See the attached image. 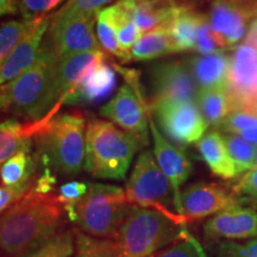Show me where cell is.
Returning a JSON list of instances; mask_svg holds the SVG:
<instances>
[{
    "mask_svg": "<svg viewBox=\"0 0 257 257\" xmlns=\"http://www.w3.org/2000/svg\"><path fill=\"white\" fill-rule=\"evenodd\" d=\"M257 125V111L248 108H234L220 124V127L230 134H242Z\"/></svg>",
    "mask_w": 257,
    "mask_h": 257,
    "instance_id": "cell-35",
    "label": "cell"
},
{
    "mask_svg": "<svg viewBox=\"0 0 257 257\" xmlns=\"http://www.w3.org/2000/svg\"><path fill=\"white\" fill-rule=\"evenodd\" d=\"M152 111L163 134L179 146L199 142L208 126L194 101L166 100L154 106Z\"/></svg>",
    "mask_w": 257,
    "mask_h": 257,
    "instance_id": "cell-9",
    "label": "cell"
},
{
    "mask_svg": "<svg viewBox=\"0 0 257 257\" xmlns=\"http://www.w3.org/2000/svg\"><path fill=\"white\" fill-rule=\"evenodd\" d=\"M172 53H175L174 43L167 29L147 32L128 50L130 61H149Z\"/></svg>",
    "mask_w": 257,
    "mask_h": 257,
    "instance_id": "cell-26",
    "label": "cell"
},
{
    "mask_svg": "<svg viewBox=\"0 0 257 257\" xmlns=\"http://www.w3.org/2000/svg\"><path fill=\"white\" fill-rule=\"evenodd\" d=\"M240 136H242L244 140H246L250 143L257 144V125L253 127L248 128V130L243 131V133L240 134Z\"/></svg>",
    "mask_w": 257,
    "mask_h": 257,
    "instance_id": "cell-44",
    "label": "cell"
},
{
    "mask_svg": "<svg viewBox=\"0 0 257 257\" xmlns=\"http://www.w3.org/2000/svg\"><path fill=\"white\" fill-rule=\"evenodd\" d=\"M117 83L114 70L102 63L87 80L64 99V104H96L113 92Z\"/></svg>",
    "mask_w": 257,
    "mask_h": 257,
    "instance_id": "cell-21",
    "label": "cell"
},
{
    "mask_svg": "<svg viewBox=\"0 0 257 257\" xmlns=\"http://www.w3.org/2000/svg\"><path fill=\"white\" fill-rule=\"evenodd\" d=\"M150 257H201L199 251V242L187 233L185 238L178 240L172 246L162 251H157Z\"/></svg>",
    "mask_w": 257,
    "mask_h": 257,
    "instance_id": "cell-39",
    "label": "cell"
},
{
    "mask_svg": "<svg viewBox=\"0 0 257 257\" xmlns=\"http://www.w3.org/2000/svg\"><path fill=\"white\" fill-rule=\"evenodd\" d=\"M37 21V19H36ZM36 21H9L0 29V61L4 63L12 51L24 40Z\"/></svg>",
    "mask_w": 257,
    "mask_h": 257,
    "instance_id": "cell-31",
    "label": "cell"
},
{
    "mask_svg": "<svg viewBox=\"0 0 257 257\" xmlns=\"http://www.w3.org/2000/svg\"><path fill=\"white\" fill-rule=\"evenodd\" d=\"M75 230H64L46 244L22 257H72L75 251Z\"/></svg>",
    "mask_w": 257,
    "mask_h": 257,
    "instance_id": "cell-32",
    "label": "cell"
},
{
    "mask_svg": "<svg viewBox=\"0 0 257 257\" xmlns=\"http://www.w3.org/2000/svg\"><path fill=\"white\" fill-rule=\"evenodd\" d=\"M30 152L31 150H21L2 163V169H0L2 185H17L24 180L35 178L36 162L30 155Z\"/></svg>",
    "mask_w": 257,
    "mask_h": 257,
    "instance_id": "cell-27",
    "label": "cell"
},
{
    "mask_svg": "<svg viewBox=\"0 0 257 257\" xmlns=\"http://www.w3.org/2000/svg\"><path fill=\"white\" fill-rule=\"evenodd\" d=\"M60 59L49 44L31 68L2 86V110L34 121L59 110L62 99L57 88Z\"/></svg>",
    "mask_w": 257,
    "mask_h": 257,
    "instance_id": "cell-2",
    "label": "cell"
},
{
    "mask_svg": "<svg viewBox=\"0 0 257 257\" xmlns=\"http://www.w3.org/2000/svg\"><path fill=\"white\" fill-rule=\"evenodd\" d=\"M201 18V15L195 14L191 9L179 6L167 28L174 43L175 53L195 49V38Z\"/></svg>",
    "mask_w": 257,
    "mask_h": 257,
    "instance_id": "cell-25",
    "label": "cell"
},
{
    "mask_svg": "<svg viewBox=\"0 0 257 257\" xmlns=\"http://www.w3.org/2000/svg\"><path fill=\"white\" fill-rule=\"evenodd\" d=\"M125 193L130 204L156 208L187 224L176 211V195L172 182L161 169L152 152H143L138 156L125 185Z\"/></svg>",
    "mask_w": 257,
    "mask_h": 257,
    "instance_id": "cell-7",
    "label": "cell"
},
{
    "mask_svg": "<svg viewBox=\"0 0 257 257\" xmlns=\"http://www.w3.org/2000/svg\"><path fill=\"white\" fill-rule=\"evenodd\" d=\"M195 102L208 125H220L233 110L226 83L217 87L200 88Z\"/></svg>",
    "mask_w": 257,
    "mask_h": 257,
    "instance_id": "cell-24",
    "label": "cell"
},
{
    "mask_svg": "<svg viewBox=\"0 0 257 257\" xmlns=\"http://www.w3.org/2000/svg\"><path fill=\"white\" fill-rule=\"evenodd\" d=\"M50 21L51 16H46V17L37 19L31 30L24 37V40L12 51L8 60L2 63V73H0L2 86L18 78L19 75H22L34 66L41 54V43L49 30Z\"/></svg>",
    "mask_w": 257,
    "mask_h": 257,
    "instance_id": "cell-17",
    "label": "cell"
},
{
    "mask_svg": "<svg viewBox=\"0 0 257 257\" xmlns=\"http://www.w3.org/2000/svg\"><path fill=\"white\" fill-rule=\"evenodd\" d=\"M35 184H36V179L32 178L30 180H24L17 185H2V187H0V211L4 212L10 206H12L18 200L25 197L34 188Z\"/></svg>",
    "mask_w": 257,
    "mask_h": 257,
    "instance_id": "cell-36",
    "label": "cell"
},
{
    "mask_svg": "<svg viewBox=\"0 0 257 257\" xmlns=\"http://www.w3.org/2000/svg\"><path fill=\"white\" fill-rule=\"evenodd\" d=\"M107 9L114 22L121 49L124 51H128L133 48L134 44L143 36V32L134 22L123 0L118 2L117 4L108 6Z\"/></svg>",
    "mask_w": 257,
    "mask_h": 257,
    "instance_id": "cell-28",
    "label": "cell"
},
{
    "mask_svg": "<svg viewBox=\"0 0 257 257\" xmlns=\"http://www.w3.org/2000/svg\"><path fill=\"white\" fill-rule=\"evenodd\" d=\"M149 126L154 142V156L161 169L172 182L176 195V211L179 213L180 193H181L182 185L192 174V162L181 147L169 142L161 134L160 128L157 127V124L152 117L149 119Z\"/></svg>",
    "mask_w": 257,
    "mask_h": 257,
    "instance_id": "cell-15",
    "label": "cell"
},
{
    "mask_svg": "<svg viewBox=\"0 0 257 257\" xmlns=\"http://www.w3.org/2000/svg\"><path fill=\"white\" fill-rule=\"evenodd\" d=\"M134 22L143 34L167 29L179 5L175 0H123Z\"/></svg>",
    "mask_w": 257,
    "mask_h": 257,
    "instance_id": "cell-19",
    "label": "cell"
},
{
    "mask_svg": "<svg viewBox=\"0 0 257 257\" xmlns=\"http://www.w3.org/2000/svg\"><path fill=\"white\" fill-rule=\"evenodd\" d=\"M204 232L211 239L256 238L257 211L240 205L226 208L206 221Z\"/></svg>",
    "mask_w": 257,
    "mask_h": 257,
    "instance_id": "cell-16",
    "label": "cell"
},
{
    "mask_svg": "<svg viewBox=\"0 0 257 257\" xmlns=\"http://www.w3.org/2000/svg\"><path fill=\"white\" fill-rule=\"evenodd\" d=\"M186 225L156 208L135 205L114 238L119 246V257L153 256L185 238L188 233Z\"/></svg>",
    "mask_w": 257,
    "mask_h": 257,
    "instance_id": "cell-5",
    "label": "cell"
},
{
    "mask_svg": "<svg viewBox=\"0 0 257 257\" xmlns=\"http://www.w3.org/2000/svg\"><path fill=\"white\" fill-rule=\"evenodd\" d=\"M88 182L82 181H69L61 186L57 193V197L62 205L64 212L68 216L69 220L75 221L76 207L81 201L83 195L87 193Z\"/></svg>",
    "mask_w": 257,
    "mask_h": 257,
    "instance_id": "cell-34",
    "label": "cell"
},
{
    "mask_svg": "<svg viewBox=\"0 0 257 257\" xmlns=\"http://www.w3.org/2000/svg\"><path fill=\"white\" fill-rule=\"evenodd\" d=\"M255 167H257V150H256V160H255ZM255 167H253V168H255Z\"/></svg>",
    "mask_w": 257,
    "mask_h": 257,
    "instance_id": "cell-46",
    "label": "cell"
},
{
    "mask_svg": "<svg viewBox=\"0 0 257 257\" xmlns=\"http://www.w3.org/2000/svg\"><path fill=\"white\" fill-rule=\"evenodd\" d=\"M21 0H0L2 4V15H11L18 11V5Z\"/></svg>",
    "mask_w": 257,
    "mask_h": 257,
    "instance_id": "cell-43",
    "label": "cell"
},
{
    "mask_svg": "<svg viewBox=\"0 0 257 257\" xmlns=\"http://www.w3.org/2000/svg\"><path fill=\"white\" fill-rule=\"evenodd\" d=\"M41 126L40 120L22 124L8 119L0 125V162L4 163L21 150H31V137Z\"/></svg>",
    "mask_w": 257,
    "mask_h": 257,
    "instance_id": "cell-23",
    "label": "cell"
},
{
    "mask_svg": "<svg viewBox=\"0 0 257 257\" xmlns=\"http://www.w3.org/2000/svg\"><path fill=\"white\" fill-rule=\"evenodd\" d=\"M149 111V105L143 94H140L126 82L107 104L102 106L100 114L136 137L141 147H144L148 143Z\"/></svg>",
    "mask_w": 257,
    "mask_h": 257,
    "instance_id": "cell-10",
    "label": "cell"
},
{
    "mask_svg": "<svg viewBox=\"0 0 257 257\" xmlns=\"http://www.w3.org/2000/svg\"><path fill=\"white\" fill-rule=\"evenodd\" d=\"M95 23H96V35H98L99 42L101 47L112 54V55L118 57L121 61H130V54L128 51H124L121 49L119 40L117 36V30L113 19L111 17L108 9H102L95 14Z\"/></svg>",
    "mask_w": 257,
    "mask_h": 257,
    "instance_id": "cell-29",
    "label": "cell"
},
{
    "mask_svg": "<svg viewBox=\"0 0 257 257\" xmlns=\"http://www.w3.org/2000/svg\"><path fill=\"white\" fill-rule=\"evenodd\" d=\"M140 147L136 137L112 121L93 119L86 127L83 168L96 179L124 180Z\"/></svg>",
    "mask_w": 257,
    "mask_h": 257,
    "instance_id": "cell-4",
    "label": "cell"
},
{
    "mask_svg": "<svg viewBox=\"0 0 257 257\" xmlns=\"http://www.w3.org/2000/svg\"><path fill=\"white\" fill-rule=\"evenodd\" d=\"M135 205L115 185L88 182L87 193L76 207L74 224L95 238H115Z\"/></svg>",
    "mask_w": 257,
    "mask_h": 257,
    "instance_id": "cell-6",
    "label": "cell"
},
{
    "mask_svg": "<svg viewBox=\"0 0 257 257\" xmlns=\"http://www.w3.org/2000/svg\"><path fill=\"white\" fill-rule=\"evenodd\" d=\"M76 245L73 257H119L115 239L95 238L75 230Z\"/></svg>",
    "mask_w": 257,
    "mask_h": 257,
    "instance_id": "cell-30",
    "label": "cell"
},
{
    "mask_svg": "<svg viewBox=\"0 0 257 257\" xmlns=\"http://www.w3.org/2000/svg\"><path fill=\"white\" fill-rule=\"evenodd\" d=\"M104 59V53L95 50L67 56L60 61L57 68V88L63 102L70 93L75 91L101 66Z\"/></svg>",
    "mask_w": 257,
    "mask_h": 257,
    "instance_id": "cell-18",
    "label": "cell"
},
{
    "mask_svg": "<svg viewBox=\"0 0 257 257\" xmlns=\"http://www.w3.org/2000/svg\"><path fill=\"white\" fill-rule=\"evenodd\" d=\"M227 149L231 157H232L234 165H236L238 174L243 172H248L255 167L256 160V148L252 143L244 140L242 136H237L234 134H230L225 136Z\"/></svg>",
    "mask_w": 257,
    "mask_h": 257,
    "instance_id": "cell-33",
    "label": "cell"
},
{
    "mask_svg": "<svg viewBox=\"0 0 257 257\" xmlns=\"http://www.w3.org/2000/svg\"><path fill=\"white\" fill-rule=\"evenodd\" d=\"M199 251H200L201 257H207L206 253H205V250H204V248H202V245L200 243H199Z\"/></svg>",
    "mask_w": 257,
    "mask_h": 257,
    "instance_id": "cell-45",
    "label": "cell"
},
{
    "mask_svg": "<svg viewBox=\"0 0 257 257\" xmlns=\"http://www.w3.org/2000/svg\"><path fill=\"white\" fill-rule=\"evenodd\" d=\"M256 14L257 0H214L207 19L220 48L240 41L246 23Z\"/></svg>",
    "mask_w": 257,
    "mask_h": 257,
    "instance_id": "cell-14",
    "label": "cell"
},
{
    "mask_svg": "<svg viewBox=\"0 0 257 257\" xmlns=\"http://www.w3.org/2000/svg\"><path fill=\"white\" fill-rule=\"evenodd\" d=\"M94 17L91 15L67 14L60 10L51 16L47 43L60 61L75 54L100 50L93 28Z\"/></svg>",
    "mask_w": 257,
    "mask_h": 257,
    "instance_id": "cell-8",
    "label": "cell"
},
{
    "mask_svg": "<svg viewBox=\"0 0 257 257\" xmlns=\"http://www.w3.org/2000/svg\"><path fill=\"white\" fill-rule=\"evenodd\" d=\"M111 2L113 0H69L66 5L60 9V11L67 12V14L95 16L102 6Z\"/></svg>",
    "mask_w": 257,
    "mask_h": 257,
    "instance_id": "cell-42",
    "label": "cell"
},
{
    "mask_svg": "<svg viewBox=\"0 0 257 257\" xmlns=\"http://www.w3.org/2000/svg\"><path fill=\"white\" fill-rule=\"evenodd\" d=\"M62 0H21L18 11L24 21H36L46 17L47 12L56 8Z\"/></svg>",
    "mask_w": 257,
    "mask_h": 257,
    "instance_id": "cell-37",
    "label": "cell"
},
{
    "mask_svg": "<svg viewBox=\"0 0 257 257\" xmlns=\"http://www.w3.org/2000/svg\"><path fill=\"white\" fill-rule=\"evenodd\" d=\"M219 257H257V237L245 243L219 242L217 245Z\"/></svg>",
    "mask_w": 257,
    "mask_h": 257,
    "instance_id": "cell-40",
    "label": "cell"
},
{
    "mask_svg": "<svg viewBox=\"0 0 257 257\" xmlns=\"http://www.w3.org/2000/svg\"><path fill=\"white\" fill-rule=\"evenodd\" d=\"M231 192L240 200H251L257 205V167L248 170Z\"/></svg>",
    "mask_w": 257,
    "mask_h": 257,
    "instance_id": "cell-41",
    "label": "cell"
},
{
    "mask_svg": "<svg viewBox=\"0 0 257 257\" xmlns=\"http://www.w3.org/2000/svg\"><path fill=\"white\" fill-rule=\"evenodd\" d=\"M230 59L225 54L217 53L191 57L187 66L200 88L217 87L225 85L230 70Z\"/></svg>",
    "mask_w": 257,
    "mask_h": 257,
    "instance_id": "cell-22",
    "label": "cell"
},
{
    "mask_svg": "<svg viewBox=\"0 0 257 257\" xmlns=\"http://www.w3.org/2000/svg\"><path fill=\"white\" fill-rule=\"evenodd\" d=\"M149 85L152 100L149 110L166 100L195 101L197 99V82L186 62L157 63L149 70Z\"/></svg>",
    "mask_w": 257,
    "mask_h": 257,
    "instance_id": "cell-11",
    "label": "cell"
},
{
    "mask_svg": "<svg viewBox=\"0 0 257 257\" xmlns=\"http://www.w3.org/2000/svg\"><path fill=\"white\" fill-rule=\"evenodd\" d=\"M256 17H257V14H256Z\"/></svg>",
    "mask_w": 257,
    "mask_h": 257,
    "instance_id": "cell-47",
    "label": "cell"
},
{
    "mask_svg": "<svg viewBox=\"0 0 257 257\" xmlns=\"http://www.w3.org/2000/svg\"><path fill=\"white\" fill-rule=\"evenodd\" d=\"M198 143L202 160L214 175L221 179H232L238 175L236 165L227 149L225 137L218 131L205 134Z\"/></svg>",
    "mask_w": 257,
    "mask_h": 257,
    "instance_id": "cell-20",
    "label": "cell"
},
{
    "mask_svg": "<svg viewBox=\"0 0 257 257\" xmlns=\"http://www.w3.org/2000/svg\"><path fill=\"white\" fill-rule=\"evenodd\" d=\"M63 207L55 193L34 188L2 212L0 245L10 257H22L41 248L61 232Z\"/></svg>",
    "mask_w": 257,
    "mask_h": 257,
    "instance_id": "cell-1",
    "label": "cell"
},
{
    "mask_svg": "<svg viewBox=\"0 0 257 257\" xmlns=\"http://www.w3.org/2000/svg\"><path fill=\"white\" fill-rule=\"evenodd\" d=\"M220 46L218 43L216 35L212 30L210 22L206 17L202 16L200 23H199L197 38H195V49L201 55H206V54L217 53Z\"/></svg>",
    "mask_w": 257,
    "mask_h": 257,
    "instance_id": "cell-38",
    "label": "cell"
},
{
    "mask_svg": "<svg viewBox=\"0 0 257 257\" xmlns=\"http://www.w3.org/2000/svg\"><path fill=\"white\" fill-rule=\"evenodd\" d=\"M240 200L216 182H197L180 193L179 214L186 221L206 218L226 208L239 206Z\"/></svg>",
    "mask_w": 257,
    "mask_h": 257,
    "instance_id": "cell-12",
    "label": "cell"
},
{
    "mask_svg": "<svg viewBox=\"0 0 257 257\" xmlns=\"http://www.w3.org/2000/svg\"><path fill=\"white\" fill-rule=\"evenodd\" d=\"M226 86L234 108L257 111V49L243 44L233 51ZM232 110V111H233Z\"/></svg>",
    "mask_w": 257,
    "mask_h": 257,
    "instance_id": "cell-13",
    "label": "cell"
},
{
    "mask_svg": "<svg viewBox=\"0 0 257 257\" xmlns=\"http://www.w3.org/2000/svg\"><path fill=\"white\" fill-rule=\"evenodd\" d=\"M54 114L43 118L36 133L38 155L44 168L72 178L79 174L85 162V119L75 113Z\"/></svg>",
    "mask_w": 257,
    "mask_h": 257,
    "instance_id": "cell-3",
    "label": "cell"
}]
</instances>
